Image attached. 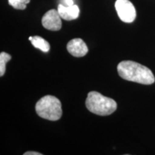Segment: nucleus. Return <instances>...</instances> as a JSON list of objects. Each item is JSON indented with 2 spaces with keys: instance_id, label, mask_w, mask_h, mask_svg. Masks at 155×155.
<instances>
[{
  "instance_id": "nucleus-9",
  "label": "nucleus",
  "mask_w": 155,
  "mask_h": 155,
  "mask_svg": "<svg viewBox=\"0 0 155 155\" xmlns=\"http://www.w3.org/2000/svg\"><path fill=\"white\" fill-rule=\"evenodd\" d=\"M11 55L9 54L2 52L0 53V76H3L6 71V64L11 60Z\"/></svg>"
},
{
  "instance_id": "nucleus-4",
  "label": "nucleus",
  "mask_w": 155,
  "mask_h": 155,
  "mask_svg": "<svg viewBox=\"0 0 155 155\" xmlns=\"http://www.w3.org/2000/svg\"><path fill=\"white\" fill-rule=\"evenodd\" d=\"M115 8L120 19L126 23L133 22L137 17V12L129 0H116Z\"/></svg>"
},
{
  "instance_id": "nucleus-12",
  "label": "nucleus",
  "mask_w": 155,
  "mask_h": 155,
  "mask_svg": "<svg viewBox=\"0 0 155 155\" xmlns=\"http://www.w3.org/2000/svg\"><path fill=\"white\" fill-rule=\"evenodd\" d=\"M24 155H42V154L37 152H27L24 153Z\"/></svg>"
},
{
  "instance_id": "nucleus-6",
  "label": "nucleus",
  "mask_w": 155,
  "mask_h": 155,
  "mask_svg": "<svg viewBox=\"0 0 155 155\" xmlns=\"http://www.w3.org/2000/svg\"><path fill=\"white\" fill-rule=\"evenodd\" d=\"M68 53L74 57H83L88 53V48L86 44L81 38H75L68 42L67 45Z\"/></svg>"
},
{
  "instance_id": "nucleus-8",
  "label": "nucleus",
  "mask_w": 155,
  "mask_h": 155,
  "mask_svg": "<svg viewBox=\"0 0 155 155\" xmlns=\"http://www.w3.org/2000/svg\"><path fill=\"white\" fill-rule=\"evenodd\" d=\"M31 42L35 48H38L44 53H48L50 49L49 42L40 36L32 37V40H31Z\"/></svg>"
},
{
  "instance_id": "nucleus-1",
  "label": "nucleus",
  "mask_w": 155,
  "mask_h": 155,
  "mask_svg": "<svg viewBox=\"0 0 155 155\" xmlns=\"http://www.w3.org/2000/svg\"><path fill=\"white\" fill-rule=\"evenodd\" d=\"M117 71L120 77L129 81L144 85H151L155 81L154 75L150 68L131 61L121 62Z\"/></svg>"
},
{
  "instance_id": "nucleus-5",
  "label": "nucleus",
  "mask_w": 155,
  "mask_h": 155,
  "mask_svg": "<svg viewBox=\"0 0 155 155\" xmlns=\"http://www.w3.org/2000/svg\"><path fill=\"white\" fill-rule=\"evenodd\" d=\"M42 25L45 28L51 31H58L62 28L61 17L56 9H50L43 15Z\"/></svg>"
},
{
  "instance_id": "nucleus-2",
  "label": "nucleus",
  "mask_w": 155,
  "mask_h": 155,
  "mask_svg": "<svg viewBox=\"0 0 155 155\" xmlns=\"http://www.w3.org/2000/svg\"><path fill=\"white\" fill-rule=\"evenodd\" d=\"M87 109L98 116H108L117 108V104L112 98L103 96L100 93L91 91L86 100Z\"/></svg>"
},
{
  "instance_id": "nucleus-10",
  "label": "nucleus",
  "mask_w": 155,
  "mask_h": 155,
  "mask_svg": "<svg viewBox=\"0 0 155 155\" xmlns=\"http://www.w3.org/2000/svg\"><path fill=\"white\" fill-rule=\"evenodd\" d=\"M30 0H8L9 5L17 9H26L27 5L30 3Z\"/></svg>"
},
{
  "instance_id": "nucleus-3",
  "label": "nucleus",
  "mask_w": 155,
  "mask_h": 155,
  "mask_svg": "<svg viewBox=\"0 0 155 155\" xmlns=\"http://www.w3.org/2000/svg\"><path fill=\"white\" fill-rule=\"evenodd\" d=\"M35 111L39 116L49 121H58L63 114L61 101L50 95L42 97L37 102Z\"/></svg>"
},
{
  "instance_id": "nucleus-11",
  "label": "nucleus",
  "mask_w": 155,
  "mask_h": 155,
  "mask_svg": "<svg viewBox=\"0 0 155 155\" xmlns=\"http://www.w3.org/2000/svg\"><path fill=\"white\" fill-rule=\"evenodd\" d=\"M62 4L63 5L69 7V6H72L74 5V2H73V0H63V3Z\"/></svg>"
},
{
  "instance_id": "nucleus-13",
  "label": "nucleus",
  "mask_w": 155,
  "mask_h": 155,
  "mask_svg": "<svg viewBox=\"0 0 155 155\" xmlns=\"http://www.w3.org/2000/svg\"><path fill=\"white\" fill-rule=\"evenodd\" d=\"M29 40H30V41H31V40H32V37H30V38H29Z\"/></svg>"
},
{
  "instance_id": "nucleus-7",
  "label": "nucleus",
  "mask_w": 155,
  "mask_h": 155,
  "mask_svg": "<svg viewBox=\"0 0 155 155\" xmlns=\"http://www.w3.org/2000/svg\"><path fill=\"white\" fill-rule=\"evenodd\" d=\"M58 11L61 18L68 21L77 19L79 17V13H80L78 7L75 5L68 7L63 5V4H60L58 5Z\"/></svg>"
}]
</instances>
